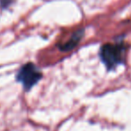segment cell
<instances>
[{"mask_svg": "<svg viewBox=\"0 0 131 131\" xmlns=\"http://www.w3.org/2000/svg\"><path fill=\"white\" fill-rule=\"evenodd\" d=\"M100 57L108 69H114L118 65L124 63L125 47L123 44L107 43L101 48Z\"/></svg>", "mask_w": 131, "mask_h": 131, "instance_id": "1", "label": "cell"}, {"mask_svg": "<svg viewBox=\"0 0 131 131\" xmlns=\"http://www.w3.org/2000/svg\"><path fill=\"white\" fill-rule=\"evenodd\" d=\"M41 77L42 75L40 71L32 63H27L23 66L17 74V80L22 83L25 90L31 89L40 80Z\"/></svg>", "mask_w": 131, "mask_h": 131, "instance_id": "2", "label": "cell"}, {"mask_svg": "<svg viewBox=\"0 0 131 131\" xmlns=\"http://www.w3.org/2000/svg\"><path fill=\"white\" fill-rule=\"evenodd\" d=\"M84 29H79L77 31H75V32L72 34V36L70 37V39L68 40V41H66L65 43L63 44H60L58 47H59V49L64 52L66 51H70L75 48L77 46V44L79 43L82 38L84 37Z\"/></svg>", "mask_w": 131, "mask_h": 131, "instance_id": "3", "label": "cell"}]
</instances>
